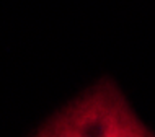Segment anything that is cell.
<instances>
[{
	"mask_svg": "<svg viewBox=\"0 0 155 137\" xmlns=\"http://www.w3.org/2000/svg\"><path fill=\"white\" fill-rule=\"evenodd\" d=\"M38 137H153L114 85L103 82L70 105Z\"/></svg>",
	"mask_w": 155,
	"mask_h": 137,
	"instance_id": "6da1fadb",
	"label": "cell"
}]
</instances>
